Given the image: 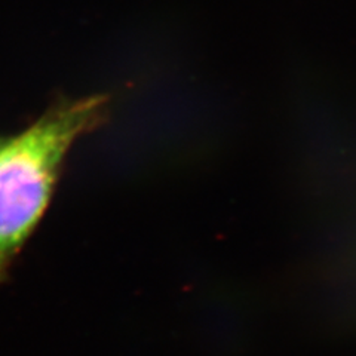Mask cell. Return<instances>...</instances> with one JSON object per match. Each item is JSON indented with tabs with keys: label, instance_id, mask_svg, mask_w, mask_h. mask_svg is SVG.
Returning <instances> with one entry per match:
<instances>
[{
	"label": "cell",
	"instance_id": "6da1fadb",
	"mask_svg": "<svg viewBox=\"0 0 356 356\" xmlns=\"http://www.w3.org/2000/svg\"><path fill=\"white\" fill-rule=\"evenodd\" d=\"M102 108L99 98L61 103L0 144V270L38 225L65 153L97 124Z\"/></svg>",
	"mask_w": 356,
	"mask_h": 356
}]
</instances>
